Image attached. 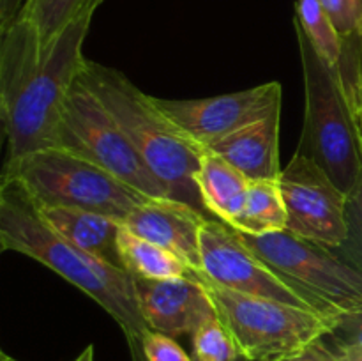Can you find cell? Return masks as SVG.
Returning a JSON list of instances; mask_svg holds the SVG:
<instances>
[{
  "label": "cell",
  "mask_w": 362,
  "mask_h": 361,
  "mask_svg": "<svg viewBox=\"0 0 362 361\" xmlns=\"http://www.w3.org/2000/svg\"><path fill=\"white\" fill-rule=\"evenodd\" d=\"M95 9L83 11L49 45H42L25 16L0 32V117L9 142L7 159L57 145L64 105L87 64L83 42Z\"/></svg>",
  "instance_id": "1"
},
{
  "label": "cell",
  "mask_w": 362,
  "mask_h": 361,
  "mask_svg": "<svg viewBox=\"0 0 362 361\" xmlns=\"http://www.w3.org/2000/svg\"><path fill=\"white\" fill-rule=\"evenodd\" d=\"M0 246L41 262L92 297L122 328L134 357H144L141 338L148 328L133 276L64 239L42 222L23 188L9 177H2L0 184Z\"/></svg>",
  "instance_id": "2"
},
{
  "label": "cell",
  "mask_w": 362,
  "mask_h": 361,
  "mask_svg": "<svg viewBox=\"0 0 362 361\" xmlns=\"http://www.w3.org/2000/svg\"><path fill=\"white\" fill-rule=\"evenodd\" d=\"M80 81L112 113L152 173L165 184L170 197L209 214L197 186L205 149L184 134L156 106L152 96L141 92L120 71L87 60Z\"/></svg>",
  "instance_id": "3"
},
{
  "label": "cell",
  "mask_w": 362,
  "mask_h": 361,
  "mask_svg": "<svg viewBox=\"0 0 362 361\" xmlns=\"http://www.w3.org/2000/svg\"><path fill=\"white\" fill-rule=\"evenodd\" d=\"M304 74V126L297 152L317 163L336 186L349 195L359 179L362 158L356 124L339 81L338 69L329 66L297 21Z\"/></svg>",
  "instance_id": "4"
},
{
  "label": "cell",
  "mask_w": 362,
  "mask_h": 361,
  "mask_svg": "<svg viewBox=\"0 0 362 361\" xmlns=\"http://www.w3.org/2000/svg\"><path fill=\"white\" fill-rule=\"evenodd\" d=\"M2 177L16 180L35 205L85 209L120 223L134 207L151 198L62 147L41 149L7 159Z\"/></svg>",
  "instance_id": "5"
},
{
  "label": "cell",
  "mask_w": 362,
  "mask_h": 361,
  "mask_svg": "<svg viewBox=\"0 0 362 361\" xmlns=\"http://www.w3.org/2000/svg\"><path fill=\"white\" fill-rule=\"evenodd\" d=\"M194 273V271H193ZM211 296L216 314L247 361H285L304 353L334 329L336 321L318 311L262 296L237 292L194 273Z\"/></svg>",
  "instance_id": "6"
},
{
  "label": "cell",
  "mask_w": 362,
  "mask_h": 361,
  "mask_svg": "<svg viewBox=\"0 0 362 361\" xmlns=\"http://www.w3.org/2000/svg\"><path fill=\"white\" fill-rule=\"evenodd\" d=\"M237 234L253 253L311 297L331 319L362 311V269L334 248L304 239L290 230L262 236L239 230Z\"/></svg>",
  "instance_id": "7"
},
{
  "label": "cell",
  "mask_w": 362,
  "mask_h": 361,
  "mask_svg": "<svg viewBox=\"0 0 362 361\" xmlns=\"http://www.w3.org/2000/svg\"><path fill=\"white\" fill-rule=\"evenodd\" d=\"M55 147L88 159L147 197H170L112 113L80 78L64 105Z\"/></svg>",
  "instance_id": "8"
},
{
  "label": "cell",
  "mask_w": 362,
  "mask_h": 361,
  "mask_svg": "<svg viewBox=\"0 0 362 361\" xmlns=\"http://www.w3.org/2000/svg\"><path fill=\"white\" fill-rule=\"evenodd\" d=\"M200 257L202 271L198 273L211 278L218 285L251 296L296 304L325 315L311 297L286 282L267 262L253 253L240 241L235 229L219 219L205 218V222L202 223Z\"/></svg>",
  "instance_id": "9"
},
{
  "label": "cell",
  "mask_w": 362,
  "mask_h": 361,
  "mask_svg": "<svg viewBox=\"0 0 362 361\" xmlns=\"http://www.w3.org/2000/svg\"><path fill=\"white\" fill-rule=\"evenodd\" d=\"M278 184L288 216L286 230L327 248L345 243L349 195L317 163L296 151L281 170Z\"/></svg>",
  "instance_id": "10"
},
{
  "label": "cell",
  "mask_w": 362,
  "mask_h": 361,
  "mask_svg": "<svg viewBox=\"0 0 362 361\" xmlns=\"http://www.w3.org/2000/svg\"><path fill=\"white\" fill-rule=\"evenodd\" d=\"M152 99L184 134L202 149H207L226 134L281 110L283 88L279 81H269L246 91L204 99H159L154 96Z\"/></svg>",
  "instance_id": "11"
},
{
  "label": "cell",
  "mask_w": 362,
  "mask_h": 361,
  "mask_svg": "<svg viewBox=\"0 0 362 361\" xmlns=\"http://www.w3.org/2000/svg\"><path fill=\"white\" fill-rule=\"evenodd\" d=\"M134 287L147 328L172 338L193 335L205 321L218 315L193 271L175 280L134 278Z\"/></svg>",
  "instance_id": "12"
},
{
  "label": "cell",
  "mask_w": 362,
  "mask_h": 361,
  "mask_svg": "<svg viewBox=\"0 0 362 361\" xmlns=\"http://www.w3.org/2000/svg\"><path fill=\"white\" fill-rule=\"evenodd\" d=\"M214 218L172 197H151L127 214L122 225L182 258L191 271H202L200 229Z\"/></svg>",
  "instance_id": "13"
},
{
  "label": "cell",
  "mask_w": 362,
  "mask_h": 361,
  "mask_svg": "<svg viewBox=\"0 0 362 361\" xmlns=\"http://www.w3.org/2000/svg\"><path fill=\"white\" fill-rule=\"evenodd\" d=\"M279 122L281 110H276L214 142L207 151L225 158L250 180H278L283 170L279 163Z\"/></svg>",
  "instance_id": "14"
},
{
  "label": "cell",
  "mask_w": 362,
  "mask_h": 361,
  "mask_svg": "<svg viewBox=\"0 0 362 361\" xmlns=\"http://www.w3.org/2000/svg\"><path fill=\"white\" fill-rule=\"evenodd\" d=\"M34 207L42 222L64 239L115 268L124 269L119 253V232L122 227L119 219L76 207L35 204Z\"/></svg>",
  "instance_id": "15"
},
{
  "label": "cell",
  "mask_w": 362,
  "mask_h": 361,
  "mask_svg": "<svg viewBox=\"0 0 362 361\" xmlns=\"http://www.w3.org/2000/svg\"><path fill=\"white\" fill-rule=\"evenodd\" d=\"M250 183L232 163L205 149L197 172V186L209 214L230 225L243 212Z\"/></svg>",
  "instance_id": "16"
},
{
  "label": "cell",
  "mask_w": 362,
  "mask_h": 361,
  "mask_svg": "<svg viewBox=\"0 0 362 361\" xmlns=\"http://www.w3.org/2000/svg\"><path fill=\"white\" fill-rule=\"evenodd\" d=\"M119 253L124 269L134 278L175 280L191 275L186 262L166 248L120 227Z\"/></svg>",
  "instance_id": "17"
},
{
  "label": "cell",
  "mask_w": 362,
  "mask_h": 361,
  "mask_svg": "<svg viewBox=\"0 0 362 361\" xmlns=\"http://www.w3.org/2000/svg\"><path fill=\"white\" fill-rule=\"evenodd\" d=\"M286 207L278 180H251L243 212L230 223L239 232L262 234L286 230Z\"/></svg>",
  "instance_id": "18"
},
{
  "label": "cell",
  "mask_w": 362,
  "mask_h": 361,
  "mask_svg": "<svg viewBox=\"0 0 362 361\" xmlns=\"http://www.w3.org/2000/svg\"><path fill=\"white\" fill-rule=\"evenodd\" d=\"M296 21L303 27L318 55L331 67H338L343 53V39L329 18L320 0H297Z\"/></svg>",
  "instance_id": "19"
},
{
  "label": "cell",
  "mask_w": 362,
  "mask_h": 361,
  "mask_svg": "<svg viewBox=\"0 0 362 361\" xmlns=\"http://www.w3.org/2000/svg\"><path fill=\"white\" fill-rule=\"evenodd\" d=\"M103 0H28L21 16L35 25L42 45H49L74 18Z\"/></svg>",
  "instance_id": "20"
},
{
  "label": "cell",
  "mask_w": 362,
  "mask_h": 361,
  "mask_svg": "<svg viewBox=\"0 0 362 361\" xmlns=\"http://www.w3.org/2000/svg\"><path fill=\"white\" fill-rule=\"evenodd\" d=\"M346 103H349L350 113H352L354 124H356L362 158V110L352 99L346 98ZM346 225H349V237H346V241L341 246L334 248V250L343 258H346L354 265L362 269V166L359 179H357L354 190L349 193V202H346Z\"/></svg>",
  "instance_id": "21"
},
{
  "label": "cell",
  "mask_w": 362,
  "mask_h": 361,
  "mask_svg": "<svg viewBox=\"0 0 362 361\" xmlns=\"http://www.w3.org/2000/svg\"><path fill=\"white\" fill-rule=\"evenodd\" d=\"M193 338V360L194 361H240V350L221 319L216 317L205 321Z\"/></svg>",
  "instance_id": "22"
},
{
  "label": "cell",
  "mask_w": 362,
  "mask_h": 361,
  "mask_svg": "<svg viewBox=\"0 0 362 361\" xmlns=\"http://www.w3.org/2000/svg\"><path fill=\"white\" fill-rule=\"evenodd\" d=\"M338 76L346 98L352 99L362 110V55L359 46V34L343 39L341 60L338 64Z\"/></svg>",
  "instance_id": "23"
},
{
  "label": "cell",
  "mask_w": 362,
  "mask_h": 361,
  "mask_svg": "<svg viewBox=\"0 0 362 361\" xmlns=\"http://www.w3.org/2000/svg\"><path fill=\"white\" fill-rule=\"evenodd\" d=\"M341 39L361 34L362 0H320Z\"/></svg>",
  "instance_id": "24"
},
{
  "label": "cell",
  "mask_w": 362,
  "mask_h": 361,
  "mask_svg": "<svg viewBox=\"0 0 362 361\" xmlns=\"http://www.w3.org/2000/svg\"><path fill=\"white\" fill-rule=\"evenodd\" d=\"M144 361H194L172 336L148 329L141 338Z\"/></svg>",
  "instance_id": "25"
},
{
  "label": "cell",
  "mask_w": 362,
  "mask_h": 361,
  "mask_svg": "<svg viewBox=\"0 0 362 361\" xmlns=\"http://www.w3.org/2000/svg\"><path fill=\"white\" fill-rule=\"evenodd\" d=\"M324 340L331 349L362 347V311L339 315L332 333Z\"/></svg>",
  "instance_id": "26"
},
{
  "label": "cell",
  "mask_w": 362,
  "mask_h": 361,
  "mask_svg": "<svg viewBox=\"0 0 362 361\" xmlns=\"http://www.w3.org/2000/svg\"><path fill=\"white\" fill-rule=\"evenodd\" d=\"M28 0H0V32L7 30L23 13Z\"/></svg>",
  "instance_id": "27"
},
{
  "label": "cell",
  "mask_w": 362,
  "mask_h": 361,
  "mask_svg": "<svg viewBox=\"0 0 362 361\" xmlns=\"http://www.w3.org/2000/svg\"><path fill=\"white\" fill-rule=\"evenodd\" d=\"M285 361H336V357L331 347L325 343V340H320V342L308 347L304 353L297 354V356L290 357V360H285Z\"/></svg>",
  "instance_id": "28"
},
{
  "label": "cell",
  "mask_w": 362,
  "mask_h": 361,
  "mask_svg": "<svg viewBox=\"0 0 362 361\" xmlns=\"http://www.w3.org/2000/svg\"><path fill=\"white\" fill-rule=\"evenodd\" d=\"M332 353L336 361H362V347H341V349H332Z\"/></svg>",
  "instance_id": "29"
},
{
  "label": "cell",
  "mask_w": 362,
  "mask_h": 361,
  "mask_svg": "<svg viewBox=\"0 0 362 361\" xmlns=\"http://www.w3.org/2000/svg\"><path fill=\"white\" fill-rule=\"evenodd\" d=\"M74 361H94V347L88 345L87 349L81 350L80 356H78Z\"/></svg>",
  "instance_id": "30"
},
{
  "label": "cell",
  "mask_w": 362,
  "mask_h": 361,
  "mask_svg": "<svg viewBox=\"0 0 362 361\" xmlns=\"http://www.w3.org/2000/svg\"><path fill=\"white\" fill-rule=\"evenodd\" d=\"M0 361H18V360H14V357H11L9 354H6V353H0Z\"/></svg>",
  "instance_id": "31"
},
{
  "label": "cell",
  "mask_w": 362,
  "mask_h": 361,
  "mask_svg": "<svg viewBox=\"0 0 362 361\" xmlns=\"http://www.w3.org/2000/svg\"><path fill=\"white\" fill-rule=\"evenodd\" d=\"M359 46H361V55H362V28H361V34H359Z\"/></svg>",
  "instance_id": "32"
},
{
  "label": "cell",
  "mask_w": 362,
  "mask_h": 361,
  "mask_svg": "<svg viewBox=\"0 0 362 361\" xmlns=\"http://www.w3.org/2000/svg\"><path fill=\"white\" fill-rule=\"evenodd\" d=\"M240 361H247V360H244V357H243V360H240Z\"/></svg>",
  "instance_id": "33"
}]
</instances>
